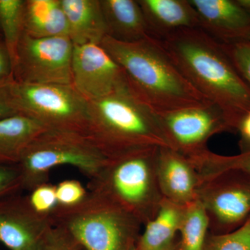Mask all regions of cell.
<instances>
[{"label": "cell", "instance_id": "obj_37", "mask_svg": "<svg viewBox=\"0 0 250 250\" xmlns=\"http://www.w3.org/2000/svg\"><path fill=\"white\" fill-rule=\"evenodd\" d=\"M0 39H2V37H1V34H0Z\"/></svg>", "mask_w": 250, "mask_h": 250}, {"label": "cell", "instance_id": "obj_31", "mask_svg": "<svg viewBox=\"0 0 250 250\" xmlns=\"http://www.w3.org/2000/svg\"><path fill=\"white\" fill-rule=\"evenodd\" d=\"M236 130L241 134L243 152L250 150V111L242 117L237 125Z\"/></svg>", "mask_w": 250, "mask_h": 250}, {"label": "cell", "instance_id": "obj_36", "mask_svg": "<svg viewBox=\"0 0 250 250\" xmlns=\"http://www.w3.org/2000/svg\"><path fill=\"white\" fill-rule=\"evenodd\" d=\"M129 250H136V244L134 245L133 246H131V248H130Z\"/></svg>", "mask_w": 250, "mask_h": 250}, {"label": "cell", "instance_id": "obj_2", "mask_svg": "<svg viewBox=\"0 0 250 250\" xmlns=\"http://www.w3.org/2000/svg\"><path fill=\"white\" fill-rule=\"evenodd\" d=\"M100 45L123 69L131 89L154 113L210 102L185 78L155 38L123 42L106 36Z\"/></svg>", "mask_w": 250, "mask_h": 250}, {"label": "cell", "instance_id": "obj_34", "mask_svg": "<svg viewBox=\"0 0 250 250\" xmlns=\"http://www.w3.org/2000/svg\"><path fill=\"white\" fill-rule=\"evenodd\" d=\"M162 250H174V248L173 245L172 244L170 245V246L167 247V248H165V249Z\"/></svg>", "mask_w": 250, "mask_h": 250}, {"label": "cell", "instance_id": "obj_1", "mask_svg": "<svg viewBox=\"0 0 250 250\" xmlns=\"http://www.w3.org/2000/svg\"><path fill=\"white\" fill-rule=\"evenodd\" d=\"M159 41L185 78L218 106L236 129L242 117L250 111V88L223 42L200 28L182 29Z\"/></svg>", "mask_w": 250, "mask_h": 250}, {"label": "cell", "instance_id": "obj_11", "mask_svg": "<svg viewBox=\"0 0 250 250\" xmlns=\"http://www.w3.org/2000/svg\"><path fill=\"white\" fill-rule=\"evenodd\" d=\"M128 84L123 69L101 45L74 46L72 85L88 101L103 98Z\"/></svg>", "mask_w": 250, "mask_h": 250}, {"label": "cell", "instance_id": "obj_29", "mask_svg": "<svg viewBox=\"0 0 250 250\" xmlns=\"http://www.w3.org/2000/svg\"><path fill=\"white\" fill-rule=\"evenodd\" d=\"M216 167L220 172L236 170L250 175V150L245 151L236 156L218 155Z\"/></svg>", "mask_w": 250, "mask_h": 250}, {"label": "cell", "instance_id": "obj_30", "mask_svg": "<svg viewBox=\"0 0 250 250\" xmlns=\"http://www.w3.org/2000/svg\"><path fill=\"white\" fill-rule=\"evenodd\" d=\"M12 59L4 41L0 39V83L14 80Z\"/></svg>", "mask_w": 250, "mask_h": 250}, {"label": "cell", "instance_id": "obj_3", "mask_svg": "<svg viewBox=\"0 0 250 250\" xmlns=\"http://www.w3.org/2000/svg\"><path fill=\"white\" fill-rule=\"evenodd\" d=\"M88 103L86 134L110 157L143 148H170L155 113L129 84Z\"/></svg>", "mask_w": 250, "mask_h": 250}, {"label": "cell", "instance_id": "obj_25", "mask_svg": "<svg viewBox=\"0 0 250 250\" xmlns=\"http://www.w3.org/2000/svg\"><path fill=\"white\" fill-rule=\"evenodd\" d=\"M223 44L233 65L250 88V41L238 40Z\"/></svg>", "mask_w": 250, "mask_h": 250}, {"label": "cell", "instance_id": "obj_13", "mask_svg": "<svg viewBox=\"0 0 250 250\" xmlns=\"http://www.w3.org/2000/svg\"><path fill=\"white\" fill-rule=\"evenodd\" d=\"M200 28L221 42L244 40L250 32V14L236 0H190Z\"/></svg>", "mask_w": 250, "mask_h": 250}, {"label": "cell", "instance_id": "obj_7", "mask_svg": "<svg viewBox=\"0 0 250 250\" xmlns=\"http://www.w3.org/2000/svg\"><path fill=\"white\" fill-rule=\"evenodd\" d=\"M0 89L18 114L47 129L86 133L89 103L72 84H34L13 80L1 83Z\"/></svg>", "mask_w": 250, "mask_h": 250}, {"label": "cell", "instance_id": "obj_27", "mask_svg": "<svg viewBox=\"0 0 250 250\" xmlns=\"http://www.w3.org/2000/svg\"><path fill=\"white\" fill-rule=\"evenodd\" d=\"M58 207H75L86 197L88 192L79 181L67 179L56 186Z\"/></svg>", "mask_w": 250, "mask_h": 250}, {"label": "cell", "instance_id": "obj_32", "mask_svg": "<svg viewBox=\"0 0 250 250\" xmlns=\"http://www.w3.org/2000/svg\"><path fill=\"white\" fill-rule=\"evenodd\" d=\"M18 115L17 111L8 103L0 90V120Z\"/></svg>", "mask_w": 250, "mask_h": 250}, {"label": "cell", "instance_id": "obj_17", "mask_svg": "<svg viewBox=\"0 0 250 250\" xmlns=\"http://www.w3.org/2000/svg\"><path fill=\"white\" fill-rule=\"evenodd\" d=\"M108 36L123 42H135L151 36L138 0H100Z\"/></svg>", "mask_w": 250, "mask_h": 250}, {"label": "cell", "instance_id": "obj_9", "mask_svg": "<svg viewBox=\"0 0 250 250\" xmlns=\"http://www.w3.org/2000/svg\"><path fill=\"white\" fill-rule=\"evenodd\" d=\"M73 49L68 36L37 39L23 33L14 63V80L34 84L71 85Z\"/></svg>", "mask_w": 250, "mask_h": 250}, {"label": "cell", "instance_id": "obj_28", "mask_svg": "<svg viewBox=\"0 0 250 250\" xmlns=\"http://www.w3.org/2000/svg\"><path fill=\"white\" fill-rule=\"evenodd\" d=\"M22 190V175L18 164L0 163V198Z\"/></svg>", "mask_w": 250, "mask_h": 250}, {"label": "cell", "instance_id": "obj_18", "mask_svg": "<svg viewBox=\"0 0 250 250\" xmlns=\"http://www.w3.org/2000/svg\"><path fill=\"white\" fill-rule=\"evenodd\" d=\"M23 27L24 34L37 39L68 36L61 0H24Z\"/></svg>", "mask_w": 250, "mask_h": 250}, {"label": "cell", "instance_id": "obj_20", "mask_svg": "<svg viewBox=\"0 0 250 250\" xmlns=\"http://www.w3.org/2000/svg\"><path fill=\"white\" fill-rule=\"evenodd\" d=\"M184 207L163 199L155 215L146 223V228L136 243L137 250H162L172 244L179 231Z\"/></svg>", "mask_w": 250, "mask_h": 250}, {"label": "cell", "instance_id": "obj_5", "mask_svg": "<svg viewBox=\"0 0 250 250\" xmlns=\"http://www.w3.org/2000/svg\"><path fill=\"white\" fill-rule=\"evenodd\" d=\"M160 148H143L113 156L98 178L90 181V189L106 195L141 223H147L164 199L157 179Z\"/></svg>", "mask_w": 250, "mask_h": 250}, {"label": "cell", "instance_id": "obj_33", "mask_svg": "<svg viewBox=\"0 0 250 250\" xmlns=\"http://www.w3.org/2000/svg\"><path fill=\"white\" fill-rule=\"evenodd\" d=\"M242 7L250 14V0H236Z\"/></svg>", "mask_w": 250, "mask_h": 250}, {"label": "cell", "instance_id": "obj_4", "mask_svg": "<svg viewBox=\"0 0 250 250\" xmlns=\"http://www.w3.org/2000/svg\"><path fill=\"white\" fill-rule=\"evenodd\" d=\"M54 225L70 233L84 250H129L138 241L141 222L101 192L91 190L80 204L58 207Z\"/></svg>", "mask_w": 250, "mask_h": 250}, {"label": "cell", "instance_id": "obj_6", "mask_svg": "<svg viewBox=\"0 0 250 250\" xmlns=\"http://www.w3.org/2000/svg\"><path fill=\"white\" fill-rule=\"evenodd\" d=\"M111 157L85 132L46 129L24 151L18 165L22 190L46 183L49 172L62 166L76 167L90 181L98 178Z\"/></svg>", "mask_w": 250, "mask_h": 250}, {"label": "cell", "instance_id": "obj_35", "mask_svg": "<svg viewBox=\"0 0 250 250\" xmlns=\"http://www.w3.org/2000/svg\"><path fill=\"white\" fill-rule=\"evenodd\" d=\"M244 40L250 41V32L248 34V35H247L246 39H245Z\"/></svg>", "mask_w": 250, "mask_h": 250}, {"label": "cell", "instance_id": "obj_19", "mask_svg": "<svg viewBox=\"0 0 250 250\" xmlns=\"http://www.w3.org/2000/svg\"><path fill=\"white\" fill-rule=\"evenodd\" d=\"M46 129L39 122L23 115L0 120V163L18 164L26 148Z\"/></svg>", "mask_w": 250, "mask_h": 250}, {"label": "cell", "instance_id": "obj_22", "mask_svg": "<svg viewBox=\"0 0 250 250\" xmlns=\"http://www.w3.org/2000/svg\"><path fill=\"white\" fill-rule=\"evenodd\" d=\"M24 0H0V34L12 59L13 67L24 33Z\"/></svg>", "mask_w": 250, "mask_h": 250}, {"label": "cell", "instance_id": "obj_10", "mask_svg": "<svg viewBox=\"0 0 250 250\" xmlns=\"http://www.w3.org/2000/svg\"><path fill=\"white\" fill-rule=\"evenodd\" d=\"M197 199L209 219L220 228L233 231L250 216V175L233 170L204 179Z\"/></svg>", "mask_w": 250, "mask_h": 250}, {"label": "cell", "instance_id": "obj_24", "mask_svg": "<svg viewBox=\"0 0 250 250\" xmlns=\"http://www.w3.org/2000/svg\"><path fill=\"white\" fill-rule=\"evenodd\" d=\"M27 198L31 208L42 216L51 217L59 206L56 186L47 182L33 188Z\"/></svg>", "mask_w": 250, "mask_h": 250}, {"label": "cell", "instance_id": "obj_26", "mask_svg": "<svg viewBox=\"0 0 250 250\" xmlns=\"http://www.w3.org/2000/svg\"><path fill=\"white\" fill-rule=\"evenodd\" d=\"M37 250H84L62 227L54 225L46 233Z\"/></svg>", "mask_w": 250, "mask_h": 250}, {"label": "cell", "instance_id": "obj_15", "mask_svg": "<svg viewBox=\"0 0 250 250\" xmlns=\"http://www.w3.org/2000/svg\"><path fill=\"white\" fill-rule=\"evenodd\" d=\"M152 37L161 40L182 29L200 28L190 0H138Z\"/></svg>", "mask_w": 250, "mask_h": 250}, {"label": "cell", "instance_id": "obj_23", "mask_svg": "<svg viewBox=\"0 0 250 250\" xmlns=\"http://www.w3.org/2000/svg\"><path fill=\"white\" fill-rule=\"evenodd\" d=\"M204 250H250V216L233 231L212 237Z\"/></svg>", "mask_w": 250, "mask_h": 250}, {"label": "cell", "instance_id": "obj_8", "mask_svg": "<svg viewBox=\"0 0 250 250\" xmlns=\"http://www.w3.org/2000/svg\"><path fill=\"white\" fill-rule=\"evenodd\" d=\"M155 115L171 149L189 160L208 150L212 136L233 130L225 113L210 102Z\"/></svg>", "mask_w": 250, "mask_h": 250}, {"label": "cell", "instance_id": "obj_14", "mask_svg": "<svg viewBox=\"0 0 250 250\" xmlns=\"http://www.w3.org/2000/svg\"><path fill=\"white\" fill-rule=\"evenodd\" d=\"M157 179L166 200L183 207L197 200L200 176L190 161L174 149H159Z\"/></svg>", "mask_w": 250, "mask_h": 250}, {"label": "cell", "instance_id": "obj_21", "mask_svg": "<svg viewBox=\"0 0 250 250\" xmlns=\"http://www.w3.org/2000/svg\"><path fill=\"white\" fill-rule=\"evenodd\" d=\"M210 219L198 200L184 207L181 222V250H204Z\"/></svg>", "mask_w": 250, "mask_h": 250}, {"label": "cell", "instance_id": "obj_12", "mask_svg": "<svg viewBox=\"0 0 250 250\" xmlns=\"http://www.w3.org/2000/svg\"><path fill=\"white\" fill-rule=\"evenodd\" d=\"M52 226V217L36 213L21 192L0 198V243L9 250H37Z\"/></svg>", "mask_w": 250, "mask_h": 250}, {"label": "cell", "instance_id": "obj_16", "mask_svg": "<svg viewBox=\"0 0 250 250\" xmlns=\"http://www.w3.org/2000/svg\"><path fill=\"white\" fill-rule=\"evenodd\" d=\"M72 44L100 45L108 36L100 0H61Z\"/></svg>", "mask_w": 250, "mask_h": 250}]
</instances>
